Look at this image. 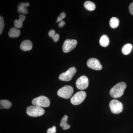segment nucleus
Instances as JSON below:
<instances>
[{
  "mask_svg": "<svg viewBox=\"0 0 133 133\" xmlns=\"http://www.w3.org/2000/svg\"><path fill=\"white\" fill-rule=\"evenodd\" d=\"M127 85L124 82L118 83L111 88L110 91V96L114 98L120 97L124 94Z\"/></svg>",
  "mask_w": 133,
  "mask_h": 133,
  "instance_id": "obj_1",
  "label": "nucleus"
},
{
  "mask_svg": "<svg viewBox=\"0 0 133 133\" xmlns=\"http://www.w3.org/2000/svg\"><path fill=\"white\" fill-rule=\"evenodd\" d=\"M26 113L29 116L32 117H38L44 114L45 111L42 107L33 105L27 108Z\"/></svg>",
  "mask_w": 133,
  "mask_h": 133,
  "instance_id": "obj_2",
  "label": "nucleus"
},
{
  "mask_svg": "<svg viewBox=\"0 0 133 133\" xmlns=\"http://www.w3.org/2000/svg\"><path fill=\"white\" fill-rule=\"evenodd\" d=\"M73 91L74 90L71 86L65 85L58 91L57 94L59 97L67 99L71 97Z\"/></svg>",
  "mask_w": 133,
  "mask_h": 133,
  "instance_id": "obj_3",
  "label": "nucleus"
},
{
  "mask_svg": "<svg viewBox=\"0 0 133 133\" xmlns=\"http://www.w3.org/2000/svg\"><path fill=\"white\" fill-rule=\"evenodd\" d=\"M32 104L34 105L41 107H48L49 106L50 101L47 97L40 96L33 99Z\"/></svg>",
  "mask_w": 133,
  "mask_h": 133,
  "instance_id": "obj_4",
  "label": "nucleus"
},
{
  "mask_svg": "<svg viewBox=\"0 0 133 133\" xmlns=\"http://www.w3.org/2000/svg\"><path fill=\"white\" fill-rule=\"evenodd\" d=\"M77 70L74 67H71L68 69L65 72H63L59 75V79L61 81H70L74 75L76 74Z\"/></svg>",
  "mask_w": 133,
  "mask_h": 133,
  "instance_id": "obj_5",
  "label": "nucleus"
},
{
  "mask_svg": "<svg viewBox=\"0 0 133 133\" xmlns=\"http://www.w3.org/2000/svg\"><path fill=\"white\" fill-rule=\"evenodd\" d=\"M86 97V93L84 91H81L76 93L71 99L70 101L74 105H78L84 101Z\"/></svg>",
  "mask_w": 133,
  "mask_h": 133,
  "instance_id": "obj_6",
  "label": "nucleus"
},
{
  "mask_svg": "<svg viewBox=\"0 0 133 133\" xmlns=\"http://www.w3.org/2000/svg\"><path fill=\"white\" fill-rule=\"evenodd\" d=\"M109 107L113 113L119 114L123 110V105L121 102L116 99H113L110 101Z\"/></svg>",
  "mask_w": 133,
  "mask_h": 133,
  "instance_id": "obj_7",
  "label": "nucleus"
},
{
  "mask_svg": "<svg viewBox=\"0 0 133 133\" xmlns=\"http://www.w3.org/2000/svg\"><path fill=\"white\" fill-rule=\"evenodd\" d=\"M77 42L74 39H66L63 45V51L65 53L69 52L76 48Z\"/></svg>",
  "mask_w": 133,
  "mask_h": 133,
  "instance_id": "obj_8",
  "label": "nucleus"
},
{
  "mask_svg": "<svg viewBox=\"0 0 133 133\" xmlns=\"http://www.w3.org/2000/svg\"><path fill=\"white\" fill-rule=\"evenodd\" d=\"M89 81L87 77L83 76L79 77L76 82V85L79 90H84L88 87Z\"/></svg>",
  "mask_w": 133,
  "mask_h": 133,
  "instance_id": "obj_9",
  "label": "nucleus"
},
{
  "mask_svg": "<svg viewBox=\"0 0 133 133\" xmlns=\"http://www.w3.org/2000/svg\"><path fill=\"white\" fill-rule=\"evenodd\" d=\"M87 65L90 69L95 70H100L102 68L99 60L95 58H91L88 59Z\"/></svg>",
  "mask_w": 133,
  "mask_h": 133,
  "instance_id": "obj_10",
  "label": "nucleus"
},
{
  "mask_svg": "<svg viewBox=\"0 0 133 133\" xmlns=\"http://www.w3.org/2000/svg\"><path fill=\"white\" fill-rule=\"evenodd\" d=\"M30 6L29 3L21 2L19 3L17 6V12L23 14H27L29 13L27 7Z\"/></svg>",
  "mask_w": 133,
  "mask_h": 133,
  "instance_id": "obj_11",
  "label": "nucleus"
},
{
  "mask_svg": "<svg viewBox=\"0 0 133 133\" xmlns=\"http://www.w3.org/2000/svg\"><path fill=\"white\" fill-rule=\"evenodd\" d=\"M33 44L29 40H25L22 42L20 45L21 49L24 51H28L32 49Z\"/></svg>",
  "mask_w": 133,
  "mask_h": 133,
  "instance_id": "obj_12",
  "label": "nucleus"
},
{
  "mask_svg": "<svg viewBox=\"0 0 133 133\" xmlns=\"http://www.w3.org/2000/svg\"><path fill=\"white\" fill-rule=\"evenodd\" d=\"M26 19V17L23 15H20L19 16V19H16L14 21V25L15 28L16 29H21L22 27L23 23L24 20Z\"/></svg>",
  "mask_w": 133,
  "mask_h": 133,
  "instance_id": "obj_13",
  "label": "nucleus"
},
{
  "mask_svg": "<svg viewBox=\"0 0 133 133\" xmlns=\"http://www.w3.org/2000/svg\"><path fill=\"white\" fill-rule=\"evenodd\" d=\"M21 31L18 29L12 28L8 32V35L11 38H16L21 35Z\"/></svg>",
  "mask_w": 133,
  "mask_h": 133,
  "instance_id": "obj_14",
  "label": "nucleus"
},
{
  "mask_svg": "<svg viewBox=\"0 0 133 133\" xmlns=\"http://www.w3.org/2000/svg\"><path fill=\"white\" fill-rule=\"evenodd\" d=\"M68 116L65 115L62 118L60 123V126L63 128V130H66L69 129L70 128V125L67 123Z\"/></svg>",
  "mask_w": 133,
  "mask_h": 133,
  "instance_id": "obj_15",
  "label": "nucleus"
},
{
  "mask_svg": "<svg viewBox=\"0 0 133 133\" xmlns=\"http://www.w3.org/2000/svg\"><path fill=\"white\" fill-rule=\"evenodd\" d=\"M99 43L102 47H106L109 44V39L107 36L103 35L101 37L99 40Z\"/></svg>",
  "mask_w": 133,
  "mask_h": 133,
  "instance_id": "obj_16",
  "label": "nucleus"
},
{
  "mask_svg": "<svg viewBox=\"0 0 133 133\" xmlns=\"http://www.w3.org/2000/svg\"><path fill=\"white\" fill-rule=\"evenodd\" d=\"M132 48V45L131 44H127L122 47V52L124 55H128L131 52Z\"/></svg>",
  "mask_w": 133,
  "mask_h": 133,
  "instance_id": "obj_17",
  "label": "nucleus"
},
{
  "mask_svg": "<svg viewBox=\"0 0 133 133\" xmlns=\"http://www.w3.org/2000/svg\"><path fill=\"white\" fill-rule=\"evenodd\" d=\"M84 7L88 11H93L95 9L96 6L94 3L90 1H87L84 3Z\"/></svg>",
  "mask_w": 133,
  "mask_h": 133,
  "instance_id": "obj_18",
  "label": "nucleus"
},
{
  "mask_svg": "<svg viewBox=\"0 0 133 133\" xmlns=\"http://www.w3.org/2000/svg\"><path fill=\"white\" fill-rule=\"evenodd\" d=\"M119 21L118 19L116 17H112L110 19L109 21V25L110 27L112 29L116 28L118 26Z\"/></svg>",
  "mask_w": 133,
  "mask_h": 133,
  "instance_id": "obj_19",
  "label": "nucleus"
},
{
  "mask_svg": "<svg viewBox=\"0 0 133 133\" xmlns=\"http://www.w3.org/2000/svg\"><path fill=\"white\" fill-rule=\"evenodd\" d=\"M1 105L2 106L3 108L6 109H8L12 107V104L7 100H1L0 101Z\"/></svg>",
  "mask_w": 133,
  "mask_h": 133,
  "instance_id": "obj_20",
  "label": "nucleus"
},
{
  "mask_svg": "<svg viewBox=\"0 0 133 133\" xmlns=\"http://www.w3.org/2000/svg\"><path fill=\"white\" fill-rule=\"evenodd\" d=\"M5 26L4 19L2 16L0 17V35H1L2 31H3Z\"/></svg>",
  "mask_w": 133,
  "mask_h": 133,
  "instance_id": "obj_21",
  "label": "nucleus"
},
{
  "mask_svg": "<svg viewBox=\"0 0 133 133\" xmlns=\"http://www.w3.org/2000/svg\"><path fill=\"white\" fill-rule=\"evenodd\" d=\"M66 17V15L64 12H62L61 13L59 16L57 18V20L56 21V23L62 21L63 19H64L65 17Z\"/></svg>",
  "mask_w": 133,
  "mask_h": 133,
  "instance_id": "obj_22",
  "label": "nucleus"
},
{
  "mask_svg": "<svg viewBox=\"0 0 133 133\" xmlns=\"http://www.w3.org/2000/svg\"><path fill=\"white\" fill-rule=\"evenodd\" d=\"M56 129L55 126H53L52 128H49L47 131V133H56Z\"/></svg>",
  "mask_w": 133,
  "mask_h": 133,
  "instance_id": "obj_23",
  "label": "nucleus"
},
{
  "mask_svg": "<svg viewBox=\"0 0 133 133\" xmlns=\"http://www.w3.org/2000/svg\"><path fill=\"white\" fill-rule=\"evenodd\" d=\"M55 34H56V32L54 30H51L49 32V36L51 38H52L54 37Z\"/></svg>",
  "mask_w": 133,
  "mask_h": 133,
  "instance_id": "obj_24",
  "label": "nucleus"
},
{
  "mask_svg": "<svg viewBox=\"0 0 133 133\" xmlns=\"http://www.w3.org/2000/svg\"><path fill=\"white\" fill-rule=\"evenodd\" d=\"M59 34H58V33H56L54 37L52 38V39H53V41H54L55 42H57L59 41Z\"/></svg>",
  "mask_w": 133,
  "mask_h": 133,
  "instance_id": "obj_25",
  "label": "nucleus"
},
{
  "mask_svg": "<svg viewBox=\"0 0 133 133\" xmlns=\"http://www.w3.org/2000/svg\"><path fill=\"white\" fill-rule=\"evenodd\" d=\"M129 12L131 15H133V2L131 3L129 6Z\"/></svg>",
  "mask_w": 133,
  "mask_h": 133,
  "instance_id": "obj_26",
  "label": "nucleus"
},
{
  "mask_svg": "<svg viewBox=\"0 0 133 133\" xmlns=\"http://www.w3.org/2000/svg\"><path fill=\"white\" fill-rule=\"evenodd\" d=\"M65 22L64 21H62L59 22L58 24V26L59 28H62L65 26Z\"/></svg>",
  "mask_w": 133,
  "mask_h": 133,
  "instance_id": "obj_27",
  "label": "nucleus"
},
{
  "mask_svg": "<svg viewBox=\"0 0 133 133\" xmlns=\"http://www.w3.org/2000/svg\"><path fill=\"white\" fill-rule=\"evenodd\" d=\"M3 108V107L1 105V109H2Z\"/></svg>",
  "mask_w": 133,
  "mask_h": 133,
  "instance_id": "obj_28",
  "label": "nucleus"
}]
</instances>
